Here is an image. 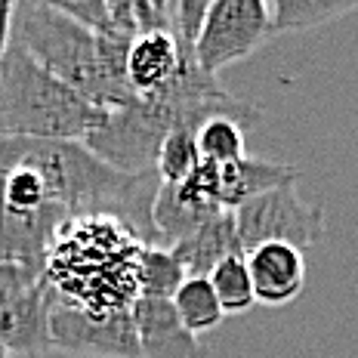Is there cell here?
Masks as SVG:
<instances>
[{
	"label": "cell",
	"mask_w": 358,
	"mask_h": 358,
	"mask_svg": "<svg viewBox=\"0 0 358 358\" xmlns=\"http://www.w3.org/2000/svg\"><path fill=\"white\" fill-rule=\"evenodd\" d=\"M53 349L78 358H139V340L130 309L87 312L65 300L53 303Z\"/></svg>",
	"instance_id": "5"
},
{
	"label": "cell",
	"mask_w": 358,
	"mask_h": 358,
	"mask_svg": "<svg viewBox=\"0 0 358 358\" xmlns=\"http://www.w3.org/2000/svg\"><path fill=\"white\" fill-rule=\"evenodd\" d=\"M74 216L59 204L41 210H16L3 201L0 192V263H19L43 272L59 229Z\"/></svg>",
	"instance_id": "8"
},
{
	"label": "cell",
	"mask_w": 358,
	"mask_h": 358,
	"mask_svg": "<svg viewBox=\"0 0 358 358\" xmlns=\"http://www.w3.org/2000/svg\"><path fill=\"white\" fill-rule=\"evenodd\" d=\"M0 192H3V201L16 210H41V207L53 204L47 195V185L43 179L34 173V170L16 167L0 173Z\"/></svg>",
	"instance_id": "21"
},
{
	"label": "cell",
	"mask_w": 358,
	"mask_h": 358,
	"mask_svg": "<svg viewBox=\"0 0 358 358\" xmlns=\"http://www.w3.org/2000/svg\"><path fill=\"white\" fill-rule=\"evenodd\" d=\"M13 16H16V3L0 0V65H3L6 53H10V37H13Z\"/></svg>",
	"instance_id": "25"
},
{
	"label": "cell",
	"mask_w": 358,
	"mask_h": 358,
	"mask_svg": "<svg viewBox=\"0 0 358 358\" xmlns=\"http://www.w3.org/2000/svg\"><path fill=\"white\" fill-rule=\"evenodd\" d=\"M13 43L96 108L111 111V96L99 69V37L59 13L50 0L16 3Z\"/></svg>",
	"instance_id": "2"
},
{
	"label": "cell",
	"mask_w": 358,
	"mask_h": 358,
	"mask_svg": "<svg viewBox=\"0 0 358 358\" xmlns=\"http://www.w3.org/2000/svg\"><path fill=\"white\" fill-rule=\"evenodd\" d=\"M195 139H198L201 161L216 164V167L248 158L244 127L238 121H232V117H213V121L201 124L198 133H195Z\"/></svg>",
	"instance_id": "19"
},
{
	"label": "cell",
	"mask_w": 358,
	"mask_h": 358,
	"mask_svg": "<svg viewBox=\"0 0 358 358\" xmlns=\"http://www.w3.org/2000/svg\"><path fill=\"white\" fill-rule=\"evenodd\" d=\"M185 272L167 248H143L136 257V294L148 300H173Z\"/></svg>",
	"instance_id": "17"
},
{
	"label": "cell",
	"mask_w": 358,
	"mask_h": 358,
	"mask_svg": "<svg viewBox=\"0 0 358 358\" xmlns=\"http://www.w3.org/2000/svg\"><path fill=\"white\" fill-rule=\"evenodd\" d=\"M179 47L173 34L167 31H143L133 37L130 53H127V87H130L133 99H148L158 96L164 87L179 71Z\"/></svg>",
	"instance_id": "12"
},
{
	"label": "cell",
	"mask_w": 358,
	"mask_h": 358,
	"mask_svg": "<svg viewBox=\"0 0 358 358\" xmlns=\"http://www.w3.org/2000/svg\"><path fill=\"white\" fill-rule=\"evenodd\" d=\"M108 111L87 102L10 43L0 65V136L22 139H84L106 124Z\"/></svg>",
	"instance_id": "1"
},
{
	"label": "cell",
	"mask_w": 358,
	"mask_h": 358,
	"mask_svg": "<svg viewBox=\"0 0 358 358\" xmlns=\"http://www.w3.org/2000/svg\"><path fill=\"white\" fill-rule=\"evenodd\" d=\"M253 294L263 306L294 303L306 287V257L290 244H263L244 253Z\"/></svg>",
	"instance_id": "11"
},
{
	"label": "cell",
	"mask_w": 358,
	"mask_h": 358,
	"mask_svg": "<svg viewBox=\"0 0 358 358\" xmlns=\"http://www.w3.org/2000/svg\"><path fill=\"white\" fill-rule=\"evenodd\" d=\"M235 226L244 253L263 244H290L296 250H306L309 244L322 241L327 232L324 210L303 201L296 182L278 185L241 204L235 210Z\"/></svg>",
	"instance_id": "3"
},
{
	"label": "cell",
	"mask_w": 358,
	"mask_h": 358,
	"mask_svg": "<svg viewBox=\"0 0 358 358\" xmlns=\"http://www.w3.org/2000/svg\"><path fill=\"white\" fill-rule=\"evenodd\" d=\"M170 253L179 259L185 278H207L222 259L244 257L241 238H238V226H235V213L222 210L220 216H213L210 222H204L201 229H195L189 238H182L179 244H173Z\"/></svg>",
	"instance_id": "13"
},
{
	"label": "cell",
	"mask_w": 358,
	"mask_h": 358,
	"mask_svg": "<svg viewBox=\"0 0 358 358\" xmlns=\"http://www.w3.org/2000/svg\"><path fill=\"white\" fill-rule=\"evenodd\" d=\"M43 278V272L37 268H28V266H19V263H0V312L6 309L19 294H25L31 285Z\"/></svg>",
	"instance_id": "24"
},
{
	"label": "cell",
	"mask_w": 358,
	"mask_h": 358,
	"mask_svg": "<svg viewBox=\"0 0 358 358\" xmlns=\"http://www.w3.org/2000/svg\"><path fill=\"white\" fill-rule=\"evenodd\" d=\"M53 303L56 287L41 278L0 312V343L10 358H37L53 352V334H50Z\"/></svg>",
	"instance_id": "9"
},
{
	"label": "cell",
	"mask_w": 358,
	"mask_h": 358,
	"mask_svg": "<svg viewBox=\"0 0 358 358\" xmlns=\"http://www.w3.org/2000/svg\"><path fill=\"white\" fill-rule=\"evenodd\" d=\"M216 173H220L216 164L201 161V167L182 182H161L152 207L158 248L170 250L195 229L222 213L220 198H216Z\"/></svg>",
	"instance_id": "7"
},
{
	"label": "cell",
	"mask_w": 358,
	"mask_h": 358,
	"mask_svg": "<svg viewBox=\"0 0 358 358\" xmlns=\"http://www.w3.org/2000/svg\"><path fill=\"white\" fill-rule=\"evenodd\" d=\"M272 37L268 3L263 0H213L204 28L195 43V62L201 71L220 74L232 62H241Z\"/></svg>",
	"instance_id": "4"
},
{
	"label": "cell",
	"mask_w": 358,
	"mask_h": 358,
	"mask_svg": "<svg viewBox=\"0 0 358 358\" xmlns=\"http://www.w3.org/2000/svg\"><path fill=\"white\" fill-rule=\"evenodd\" d=\"M198 130H173L161 145L158 155V176L161 182H182L201 167V152H198Z\"/></svg>",
	"instance_id": "20"
},
{
	"label": "cell",
	"mask_w": 358,
	"mask_h": 358,
	"mask_svg": "<svg viewBox=\"0 0 358 358\" xmlns=\"http://www.w3.org/2000/svg\"><path fill=\"white\" fill-rule=\"evenodd\" d=\"M59 13H65L78 25L93 34H111V3L108 0H50Z\"/></svg>",
	"instance_id": "23"
},
{
	"label": "cell",
	"mask_w": 358,
	"mask_h": 358,
	"mask_svg": "<svg viewBox=\"0 0 358 358\" xmlns=\"http://www.w3.org/2000/svg\"><path fill=\"white\" fill-rule=\"evenodd\" d=\"M0 358H10V352L3 349V343H0Z\"/></svg>",
	"instance_id": "26"
},
{
	"label": "cell",
	"mask_w": 358,
	"mask_h": 358,
	"mask_svg": "<svg viewBox=\"0 0 358 358\" xmlns=\"http://www.w3.org/2000/svg\"><path fill=\"white\" fill-rule=\"evenodd\" d=\"M296 167L290 164H272V161H257V158H241L232 164H222L216 173V198H220L222 210H238L263 192H272L278 185L296 182Z\"/></svg>",
	"instance_id": "14"
},
{
	"label": "cell",
	"mask_w": 358,
	"mask_h": 358,
	"mask_svg": "<svg viewBox=\"0 0 358 358\" xmlns=\"http://www.w3.org/2000/svg\"><path fill=\"white\" fill-rule=\"evenodd\" d=\"M210 287L220 300L226 315H241L257 306V294H253V281H250V268L244 257H229L213 268L210 275Z\"/></svg>",
	"instance_id": "18"
},
{
	"label": "cell",
	"mask_w": 358,
	"mask_h": 358,
	"mask_svg": "<svg viewBox=\"0 0 358 358\" xmlns=\"http://www.w3.org/2000/svg\"><path fill=\"white\" fill-rule=\"evenodd\" d=\"M130 318L136 327L139 358H210L204 343L185 331L170 300L136 296L130 306Z\"/></svg>",
	"instance_id": "10"
},
{
	"label": "cell",
	"mask_w": 358,
	"mask_h": 358,
	"mask_svg": "<svg viewBox=\"0 0 358 358\" xmlns=\"http://www.w3.org/2000/svg\"><path fill=\"white\" fill-rule=\"evenodd\" d=\"M170 303H173L185 331H192L195 337L220 327L222 318H226V312H222V306L210 287V278H185Z\"/></svg>",
	"instance_id": "16"
},
{
	"label": "cell",
	"mask_w": 358,
	"mask_h": 358,
	"mask_svg": "<svg viewBox=\"0 0 358 358\" xmlns=\"http://www.w3.org/2000/svg\"><path fill=\"white\" fill-rule=\"evenodd\" d=\"M358 13V0H275L268 3V31L272 37L309 31V28L327 25L334 19L352 16Z\"/></svg>",
	"instance_id": "15"
},
{
	"label": "cell",
	"mask_w": 358,
	"mask_h": 358,
	"mask_svg": "<svg viewBox=\"0 0 358 358\" xmlns=\"http://www.w3.org/2000/svg\"><path fill=\"white\" fill-rule=\"evenodd\" d=\"M210 0H173V41L182 59H195V43L204 28Z\"/></svg>",
	"instance_id": "22"
},
{
	"label": "cell",
	"mask_w": 358,
	"mask_h": 358,
	"mask_svg": "<svg viewBox=\"0 0 358 358\" xmlns=\"http://www.w3.org/2000/svg\"><path fill=\"white\" fill-rule=\"evenodd\" d=\"M164 139H167V130L158 124L152 108L143 99H133L124 108L108 111L106 124L90 133L84 145L102 164L121 173H145L158 167Z\"/></svg>",
	"instance_id": "6"
}]
</instances>
